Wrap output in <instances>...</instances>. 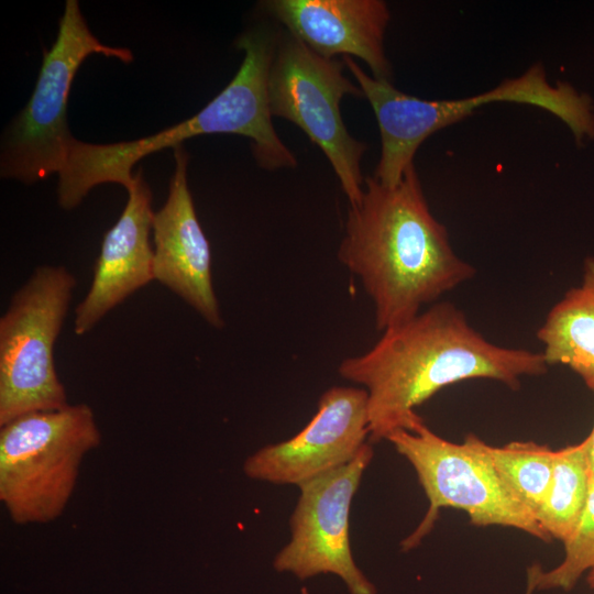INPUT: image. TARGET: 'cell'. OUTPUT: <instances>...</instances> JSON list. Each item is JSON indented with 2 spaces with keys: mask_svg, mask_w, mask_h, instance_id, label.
<instances>
[{
  "mask_svg": "<svg viewBox=\"0 0 594 594\" xmlns=\"http://www.w3.org/2000/svg\"><path fill=\"white\" fill-rule=\"evenodd\" d=\"M541 352L488 341L454 304L437 301L382 332L365 353L349 356L339 375L367 395L369 441L386 440L424 422L416 408L449 385L497 381L518 388L521 378L547 373Z\"/></svg>",
  "mask_w": 594,
  "mask_h": 594,
  "instance_id": "cell-1",
  "label": "cell"
},
{
  "mask_svg": "<svg viewBox=\"0 0 594 594\" xmlns=\"http://www.w3.org/2000/svg\"><path fill=\"white\" fill-rule=\"evenodd\" d=\"M338 257L360 278L380 332L408 321L475 275L431 213L415 165L395 186L365 178L361 202L348 210Z\"/></svg>",
  "mask_w": 594,
  "mask_h": 594,
  "instance_id": "cell-2",
  "label": "cell"
},
{
  "mask_svg": "<svg viewBox=\"0 0 594 594\" xmlns=\"http://www.w3.org/2000/svg\"><path fill=\"white\" fill-rule=\"evenodd\" d=\"M276 43L273 33L262 25L242 33L237 47L244 52V57L234 77L198 113L176 125L142 139L110 144L75 139L58 174L59 206L65 210L76 208L100 184H120L128 190L133 184L132 168L141 158L204 134L246 136L261 167H295L297 160L276 133L268 105L267 82Z\"/></svg>",
  "mask_w": 594,
  "mask_h": 594,
  "instance_id": "cell-3",
  "label": "cell"
},
{
  "mask_svg": "<svg viewBox=\"0 0 594 594\" xmlns=\"http://www.w3.org/2000/svg\"><path fill=\"white\" fill-rule=\"evenodd\" d=\"M344 65L369 100L380 129L381 157L374 178L384 186L397 185L419 146L435 132L471 116L493 102H514L541 108L562 120L578 143L594 138L593 102L566 82L551 85L541 65L519 77L503 80L495 88L455 100H426L395 88L389 80L367 75L350 56Z\"/></svg>",
  "mask_w": 594,
  "mask_h": 594,
  "instance_id": "cell-4",
  "label": "cell"
},
{
  "mask_svg": "<svg viewBox=\"0 0 594 594\" xmlns=\"http://www.w3.org/2000/svg\"><path fill=\"white\" fill-rule=\"evenodd\" d=\"M0 501L16 525L47 524L65 510L85 455L101 441L84 403L33 411L0 426Z\"/></svg>",
  "mask_w": 594,
  "mask_h": 594,
  "instance_id": "cell-5",
  "label": "cell"
},
{
  "mask_svg": "<svg viewBox=\"0 0 594 594\" xmlns=\"http://www.w3.org/2000/svg\"><path fill=\"white\" fill-rule=\"evenodd\" d=\"M91 54L130 63L125 47L101 43L89 30L77 0H67L57 36L43 62L33 94L9 124L1 142L0 174L31 185L59 174L75 138L67 124V102L75 75Z\"/></svg>",
  "mask_w": 594,
  "mask_h": 594,
  "instance_id": "cell-6",
  "label": "cell"
},
{
  "mask_svg": "<svg viewBox=\"0 0 594 594\" xmlns=\"http://www.w3.org/2000/svg\"><path fill=\"white\" fill-rule=\"evenodd\" d=\"M386 440L411 464L429 502L421 522L402 542L403 550L420 543L444 507L465 512L479 527H512L543 541L551 539L497 473L477 436L471 433L454 443L422 422L411 431H395Z\"/></svg>",
  "mask_w": 594,
  "mask_h": 594,
  "instance_id": "cell-7",
  "label": "cell"
},
{
  "mask_svg": "<svg viewBox=\"0 0 594 594\" xmlns=\"http://www.w3.org/2000/svg\"><path fill=\"white\" fill-rule=\"evenodd\" d=\"M75 286L67 268L44 265L12 296L0 319V426L69 405L53 352Z\"/></svg>",
  "mask_w": 594,
  "mask_h": 594,
  "instance_id": "cell-8",
  "label": "cell"
},
{
  "mask_svg": "<svg viewBox=\"0 0 594 594\" xmlns=\"http://www.w3.org/2000/svg\"><path fill=\"white\" fill-rule=\"evenodd\" d=\"M344 66L317 54L287 31L277 38L267 95L272 117L293 122L320 147L350 206H355L363 197L361 160L367 145L349 133L340 103L346 95H364L345 77Z\"/></svg>",
  "mask_w": 594,
  "mask_h": 594,
  "instance_id": "cell-9",
  "label": "cell"
},
{
  "mask_svg": "<svg viewBox=\"0 0 594 594\" xmlns=\"http://www.w3.org/2000/svg\"><path fill=\"white\" fill-rule=\"evenodd\" d=\"M373 454L366 442L348 463L298 485L290 540L273 561L276 571L300 580L332 573L350 594H376L375 585L356 565L350 542L352 499Z\"/></svg>",
  "mask_w": 594,
  "mask_h": 594,
  "instance_id": "cell-10",
  "label": "cell"
},
{
  "mask_svg": "<svg viewBox=\"0 0 594 594\" xmlns=\"http://www.w3.org/2000/svg\"><path fill=\"white\" fill-rule=\"evenodd\" d=\"M369 440L367 395L356 386H333L294 437L268 444L243 464L246 476L273 484L300 485L352 460Z\"/></svg>",
  "mask_w": 594,
  "mask_h": 594,
  "instance_id": "cell-11",
  "label": "cell"
},
{
  "mask_svg": "<svg viewBox=\"0 0 594 594\" xmlns=\"http://www.w3.org/2000/svg\"><path fill=\"white\" fill-rule=\"evenodd\" d=\"M174 157L167 199L152 218L154 279L220 329L224 322L212 285L210 244L187 182L188 154L179 145Z\"/></svg>",
  "mask_w": 594,
  "mask_h": 594,
  "instance_id": "cell-12",
  "label": "cell"
},
{
  "mask_svg": "<svg viewBox=\"0 0 594 594\" xmlns=\"http://www.w3.org/2000/svg\"><path fill=\"white\" fill-rule=\"evenodd\" d=\"M265 11L317 54L362 59L376 79H392L385 53V33L391 20L382 0H270Z\"/></svg>",
  "mask_w": 594,
  "mask_h": 594,
  "instance_id": "cell-13",
  "label": "cell"
},
{
  "mask_svg": "<svg viewBox=\"0 0 594 594\" xmlns=\"http://www.w3.org/2000/svg\"><path fill=\"white\" fill-rule=\"evenodd\" d=\"M127 191L121 216L103 237L90 288L76 308L77 336L86 334L111 309L154 279L152 193L141 168Z\"/></svg>",
  "mask_w": 594,
  "mask_h": 594,
  "instance_id": "cell-14",
  "label": "cell"
},
{
  "mask_svg": "<svg viewBox=\"0 0 594 594\" xmlns=\"http://www.w3.org/2000/svg\"><path fill=\"white\" fill-rule=\"evenodd\" d=\"M536 336L549 366H568L594 392V257L585 260L581 284L552 306Z\"/></svg>",
  "mask_w": 594,
  "mask_h": 594,
  "instance_id": "cell-15",
  "label": "cell"
},
{
  "mask_svg": "<svg viewBox=\"0 0 594 594\" xmlns=\"http://www.w3.org/2000/svg\"><path fill=\"white\" fill-rule=\"evenodd\" d=\"M591 469L586 440L554 450L551 481L536 517L550 538L566 541L584 509Z\"/></svg>",
  "mask_w": 594,
  "mask_h": 594,
  "instance_id": "cell-16",
  "label": "cell"
},
{
  "mask_svg": "<svg viewBox=\"0 0 594 594\" xmlns=\"http://www.w3.org/2000/svg\"><path fill=\"white\" fill-rule=\"evenodd\" d=\"M482 449L509 490L536 515L551 481L554 450L532 441L494 447L483 440Z\"/></svg>",
  "mask_w": 594,
  "mask_h": 594,
  "instance_id": "cell-17",
  "label": "cell"
},
{
  "mask_svg": "<svg viewBox=\"0 0 594 594\" xmlns=\"http://www.w3.org/2000/svg\"><path fill=\"white\" fill-rule=\"evenodd\" d=\"M564 544V557L554 568L537 575V590H572L580 578L594 568V473L581 517Z\"/></svg>",
  "mask_w": 594,
  "mask_h": 594,
  "instance_id": "cell-18",
  "label": "cell"
},
{
  "mask_svg": "<svg viewBox=\"0 0 594 594\" xmlns=\"http://www.w3.org/2000/svg\"><path fill=\"white\" fill-rule=\"evenodd\" d=\"M586 449H587V459L590 463L591 472L594 473V425L590 435L585 438Z\"/></svg>",
  "mask_w": 594,
  "mask_h": 594,
  "instance_id": "cell-19",
  "label": "cell"
},
{
  "mask_svg": "<svg viewBox=\"0 0 594 594\" xmlns=\"http://www.w3.org/2000/svg\"><path fill=\"white\" fill-rule=\"evenodd\" d=\"M536 576L534 573H527V587L525 594H532L537 591Z\"/></svg>",
  "mask_w": 594,
  "mask_h": 594,
  "instance_id": "cell-20",
  "label": "cell"
},
{
  "mask_svg": "<svg viewBox=\"0 0 594 594\" xmlns=\"http://www.w3.org/2000/svg\"><path fill=\"white\" fill-rule=\"evenodd\" d=\"M586 583L590 587L594 588V568L586 573Z\"/></svg>",
  "mask_w": 594,
  "mask_h": 594,
  "instance_id": "cell-21",
  "label": "cell"
}]
</instances>
